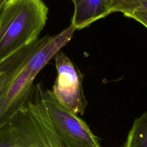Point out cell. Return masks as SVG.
<instances>
[{"instance_id":"cell-1","label":"cell","mask_w":147,"mask_h":147,"mask_svg":"<svg viewBox=\"0 0 147 147\" xmlns=\"http://www.w3.org/2000/svg\"><path fill=\"white\" fill-rule=\"evenodd\" d=\"M75 30L70 25L58 34L46 35L0 64V126L9 123L24 107L38 74L70 41Z\"/></svg>"},{"instance_id":"cell-2","label":"cell","mask_w":147,"mask_h":147,"mask_svg":"<svg viewBox=\"0 0 147 147\" xmlns=\"http://www.w3.org/2000/svg\"><path fill=\"white\" fill-rule=\"evenodd\" d=\"M48 8L42 0H7L0 11V64L38 40Z\"/></svg>"},{"instance_id":"cell-3","label":"cell","mask_w":147,"mask_h":147,"mask_svg":"<svg viewBox=\"0 0 147 147\" xmlns=\"http://www.w3.org/2000/svg\"><path fill=\"white\" fill-rule=\"evenodd\" d=\"M41 82L36 84L24 107L9 123L14 136L31 147H69L56 133L49 117Z\"/></svg>"},{"instance_id":"cell-4","label":"cell","mask_w":147,"mask_h":147,"mask_svg":"<svg viewBox=\"0 0 147 147\" xmlns=\"http://www.w3.org/2000/svg\"><path fill=\"white\" fill-rule=\"evenodd\" d=\"M44 99L52 124L67 145L69 147H100L98 137L87 123L63 106L51 90L45 89Z\"/></svg>"},{"instance_id":"cell-5","label":"cell","mask_w":147,"mask_h":147,"mask_svg":"<svg viewBox=\"0 0 147 147\" xmlns=\"http://www.w3.org/2000/svg\"><path fill=\"white\" fill-rule=\"evenodd\" d=\"M54 59L57 75L51 91L63 106L75 114L83 115L87 105L83 89V74L61 50Z\"/></svg>"},{"instance_id":"cell-6","label":"cell","mask_w":147,"mask_h":147,"mask_svg":"<svg viewBox=\"0 0 147 147\" xmlns=\"http://www.w3.org/2000/svg\"><path fill=\"white\" fill-rule=\"evenodd\" d=\"M74 5L71 25L76 30L85 28L111 13L114 0H72Z\"/></svg>"},{"instance_id":"cell-7","label":"cell","mask_w":147,"mask_h":147,"mask_svg":"<svg viewBox=\"0 0 147 147\" xmlns=\"http://www.w3.org/2000/svg\"><path fill=\"white\" fill-rule=\"evenodd\" d=\"M123 147H147V111L135 119Z\"/></svg>"},{"instance_id":"cell-8","label":"cell","mask_w":147,"mask_h":147,"mask_svg":"<svg viewBox=\"0 0 147 147\" xmlns=\"http://www.w3.org/2000/svg\"><path fill=\"white\" fill-rule=\"evenodd\" d=\"M147 12V0H114L111 12Z\"/></svg>"},{"instance_id":"cell-9","label":"cell","mask_w":147,"mask_h":147,"mask_svg":"<svg viewBox=\"0 0 147 147\" xmlns=\"http://www.w3.org/2000/svg\"><path fill=\"white\" fill-rule=\"evenodd\" d=\"M0 147H31L18 141L13 134L8 123L0 126Z\"/></svg>"},{"instance_id":"cell-10","label":"cell","mask_w":147,"mask_h":147,"mask_svg":"<svg viewBox=\"0 0 147 147\" xmlns=\"http://www.w3.org/2000/svg\"><path fill=\"white\" fill-rule=\"evenodd\" d=\"M123 15L136 20L147 28V12L133 11L124 13Z\"/></svg>"},{"instance_id":"cell-11","label":"cell","mask_w":147,"mask_h":147,"mask_svg":"<svg viewBox=\"0 0 147 147\" xmlns=\"http://www.w3.org/2000/svg\"><path fill=\"white\" fill-rule=\"evenodd\" d=\"M6 1H7V0H0V11H1L2 8V7H3V6L4 5L5 3L6 2Z\"/></svg>"},{"instance_id":"cell-12","label":"cell","mask_w":147,"mask_h":147,"mask_svg":"<svg viewBox=\"0 0 147 147\" xmlns=\"http://www.w3.org/2000/svg\"><path fill=\"white\" fill-rule=\"evenodd\" d=\"M2 72H1V71H0V77L1 76V75H2Z\"/></svg>"}]
</instances>
